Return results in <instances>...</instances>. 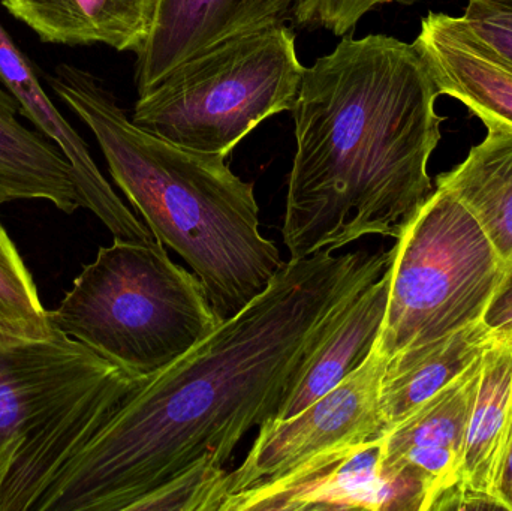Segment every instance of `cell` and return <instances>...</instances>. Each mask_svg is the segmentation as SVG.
<instances>
[{"mask_svg": "<svg viewBox=\"0 0 512 511\" xmlns=\"http://www.w3.org/2000/svg\"><path fill=\"white\" fill-rule=\"evenodd\" d=\"M390 260V251H321L286 261L242 311L132 393L32 511H132L197 465L224 468L249 431L279 417L307 363Z\"/></svg>", "mask_w": 512, "mask_h": 511, "instance_id": "6da1fadb", "label": "cell"}, {"mask_svg": "<svg viewBox=\"0 0 512 511\" xmlns=\"http://www.w3.org/2000/svg\"><path fill=\"white\" fill-rule=\"evenodd\" d=\"M439 96L414 42L381 33L345 36L304 69L282 227L291 258L397 239L435 191Z\"/></svg>", "mask_w": 512, "mask_h": 511, "instance_id": "7a4b0ae2", "label": "cell"}, {"mask_svg": "<svg viewBox=\"0 0 512 511\" xmlns=\"http://www.w3.org/2000/svg\"><path fill=\"white\" fill-rule=\"evenodd\" d=\"M51 89L93 132L114 183L162 245L206 288L219 321L262 293L285 261L259 231L255 185L227 158L195 152L144 131L90 72L62 63Z\"/></svg>", "mask_w": 512, "mask_h": 511, "instance_id": "3957f363", "label": "cell"}, {"mask_svg": "<svg viewBox=\"0 0 512 511\" xmlns=\"http://www.w3.org/2000/svg\"><path fill=\"white\" fill-rule=\"evenodd\" d=\"M50 321L138 377L158 374L221 323L203 282L174 263L158 239H114L99 248Z\"/></svg>", "mask_w": 512, "mask_h": 511, "instance_id": "277c9868", "label": "cell"}, {"mask_svg": "<svg viewBox=\"0 0 512 511\" xmlns=\"http://www.w3.org/2000/svg\"><path fill=\"white\" fill-rule=\"evenodd\" d=\"M304 69L286 23L234 36L138 95L131 120L195 152L228 158L274 114L292 111Z\"/></svg>", "mask_w": 512, "mask_h": 511, "instance_id": "5b68a950", "label": "cell"}, {"mask_svg": "<svg viewBox=\"0 0 512 511\" xmlns=\"http://www.w3.org/2000/svg\"><path fill=\"white\" fill-rule=\"evenodd\" d=\"M387 359L484 320L512 276L471 213L436 186L390 251Z\"/></svg>", "mask_w": 512, "mask_h": 511, "instance_id": "8992f818", "label": "cell"}, {"mask_svg": "<svg viewBox=\"0 0 512 511\" xmlns=\"http://www.w3.org/2000/svg\"><path fill=\"white\" fill-rule=\"evenodd\" d=\"M385 366L387 357L376 341L366 362L339 386L289 419L262 423L243 464L225 477V498L382 437L387 432L381 407Z\"/></svg>", "mask_w": 512, "mask_h": 511, "instance_id": "52a82bcc", "label": "cell"}, {"mask_svg": "<svg viewBox=\"0 0 512 511\" xmlns=\"http://www.w3.org/2000/svg\"><path fill=\"white\" fill-rule=\"evenodd\" d=\"M117 368L59 330L48 341L0 350V494L42 432Z\"/></svg>", "mask_w": 512, "mask_h": 511, "instance_id": "ba28073f", "label": "cell"}, {"mask_svg": "<svg viewBox=\"0 0 512 511\" xmlns=\"http://www.w3.org/2000/svg\"><path fill=\"white\" fill-rule=\"evenodd\" d=\"M382 437L310 462L276 482L230 495L221 511H423L424 488L415 477L382 473Z\"/></svg>", "mask_w": 512, "mask_h": 511, "instance_id": "9c48e42d", "label": "cell"}, {"mask_svg": "<svg viewBox=\"0 0 512 511\" xmlns=\"http://www.w3.org/2000/svg\"><path fill=\"white\" fill-rule=\"evenodd\" d=\"M481 365L483 357L382 437V473L411 474L420 480L423 511L435 510L438 501L460 485Z\"/></svg>", "mask_w": 512, "mask_h": 511, "instance_id": "30bf717a", "label": "cell"}, {"mask_svg": "<svg viewBox=\"0 0 512 511\" xmlns=\"http://www.w3.org/2000/svg\"><path fill=\"white\" fill-rule=\"evenodd\" d=\"M300 0H161L149 41L137 53L138 95L215 45L292 20Z\"/></svg>", "mask_w": 512, "mask_h": 511, "instance_id": "8fae6325", "label": "cell"}, {"mask_svg": "<svg viewBox=\"0 0 512 511\" xmlns=\"http://www.w3.org/2000/svg\"><path fill=\"white\" fill-rule=\"evenodd\" d=\"M0 78L21 105V116L50 138L74 170L83 207L95 213L114 239L150 243L152 231L125 206L99 170L86 141L48 98L26 54L0 24Z\"/></svg>", "mask_w": 512, "mask_h": 511, "instance_id": "7c38bea8", "label": "cell"}, {"mask_svg": "<svg viewBox=\"0 0 512 511\" xmlns=\"http://www.w3.org/2000/svg\"><path fill=\"white\" fill-rule=\"evenodd\" d=\"M441 95L457 99L474 116L512 125V65L481 41L462 17L429 12L414 41Z\"/></svg>", "mask_w": 512, "mask_h": 511, "instance_id": "4fadbf2b", "label": "cell"}, {"mask_svg": "<svg viewBox=\"0 0 512 511\" xmlns=\"http://www.w3.org/2000/svg\"><path fill=\"white\" fill-rule=\"evenodd\" d=\"M42 42L104 44L137 54L149 41L161 0H0Z\"/></svg>", "mask_w": 512, "mask_h": 511, "instance_id": "5bb4252c", "label": "cell"}, {"mask_svg": "<svg viewBox=\"0 0 512 511\" xmlns=\"http://www.w3.org/2000/svg\"><path fill=\"white\" fill-rule=\"evenodd\" d=\"M512 449V333L484 353L480 389L469 419L460 489L495 501Z\"/></svg>", "mask_w": 512, "mask_h": 511, "instance_id": "9a60e30c", "label": "cell"}, {"mask_svg": "<svg viewBox=\"0 0 512 511\" xmlns=\"http://www.w3.org/2000/svg\"><path fill=\"white\" fill-rule=\"evenodd\" d=\"M20 116V102L0 78V206L45 200L72 215L83 201L71 164L59 146Z\"/></svg>", "mask_w": 512, "mask_h": 511, "instance_id": "2e32d148", "label": "cell"}, {"mask_svg": "<svg viewBox=\"0 0 512 511\" xmlns=\"http://www.w3.org/2000/svg\"><path fill=\"white\" fill-rule=\"evenodd\" d=\"M499 336L481 320L387 359L381 389L387 431L468 371Z\"/></svg>", "mask_w": 512, "mask_h": 511, "instance_id": "e0dca14e", "label": "cell"}, {"mask_svg": "<svg viewBox=\"0 0 512 511\" xmlns=\"http://www.w3.org/2000/svg\"><path fill=\"white\" fill-rule=\"evenodd\" d=\"M486 137L436 180L478 222L512 276V125L481 117Z\"/></svg>", "mask_w": 512, "mask_h": 511, "instance_id": "ac0fdd59", "label": "cell"}, {"mask_svg": "<svg viewBox=\"0 0 512 511\" xmlns=\"http://www.w3.org/2000/svg\"><path fill=\"white\" fill-rule=\"evenodd\" d=\"M388 294L390 272L387 267L378 281L355 297L342 323L307 363L277 419L285 420L301 413L366 362L384 324Z\"/></svg>", "mask_w": 512, "mask_h": 511, "instance_id": "d6986e66", "label": "cell"}, {"mask_svg": "<svg viewBox=\"0 0 512 511\" xmlns=\"http://www.w3.org/2000/svg\"><path fill=\"white\" fill-rule=\"evenodd\" d=\"M54 332L32 275L0 227V350L48 341Z\"/></svg>", "mask_w": 512, "mask_h": 511, "instance_id": "ffe728a7", "label": "cell"}, {"mask_svg": "<svg viewBox=\"0 0 512 511\" xmlns=\"http://www.w3.org/2000/svg\"><path fill=\"white\" fill-rule=\"evenodd\" d=\"M394 2L409 3L411 0H300L291 21L301 29H322L345 36L357 27L364 15Z\"/></svg>", "mask_w": 512, "mask_h": 511, "instance_id": "44dd1931", "label": "cell"}, {"mask_svg": "<svg viewBox=\"0 0 512 511\" xmlns=\"http://www.w3.org/2000/svg\"><path fill=\"white\" fill-rule=\"evenodd\" d=\"M463 21L512 65V0H468Z\"/></svg>", "mask_w": 512, "mask_h": 511, "instance_id": "7402d4cb", "label": "cell"}, {"mask_svg": "<svg viewBox=\"0 0 512 511\" xmlns=\"http://www.w3.org/2000/svg\"><path fill=\"white\" fill-rule=\"evenodd\" d=\"M484 321L499 335L512 333V278L490 306Z\"/></svg>", "mask_w": 512, "mask_h": 511, "instance_id": "603a6c76", "label": "cell"}, {"mask_svg": "<svg viewBox=\"0 0 512 511\" xmlns=\"http://www.w3.org/2000/svg\"><path fill=\"white\" fill-rule=\"evenodd\" d=\"M501 503L504 510L512 511V449L508 456L507 467H505L504 477L501 483Z\"/></svg>", "mask_w": 512, "mask_h": 511, "instance_id": "cb8c5ba5", "label": "cell"}]
</instances>
